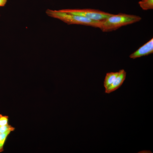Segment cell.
Here are the masks:
<instances>
[{"label":"cell","instance_id":"cell-1","mask_svg":"<svg viewBox=\"0 0 153 153\" xmlns=\"http://www.w3.org/2000/svg\"><path fill=\"white\" fill-rule=\"evenodd\" d=\"M46 13L49 16L60 20L68 24L84 25L101 29L103 21H96L81 16L67 13L60 10L47 9Z\"/></svg>","mask_w":153,"mask_h":153},{"label":"cell","instance_id":"cell-2","mask_svg":"<svg viewBox=\"0 0 153 153\" xmlns=\"http://www.w3.org/2000/svg\"><path fill=\"white\" fill-rule=\"evenodd\" d=\"M139 16L124 13L112 14L103 21L101 30L104 32L115 30L121 27L131 24L140 21Z\"/></svg>","mask_w":153,"mask_h":153},{"label":"cell","instance_id":"cell-3","mask_svg":"<svg viewBox=\"0 0 153 153\" xmlns=\"http://www.w3.org/2000/svg\"><path fill=\"white\" fill-rule=\"evenodd\" d=\"M67 13L79 15L98 21L105 20L112 14L99 10L90 8L65 9L60 10Z\"/></svg>","mask_w":153,"mask_h":153},{"label":"cell","instance_id":"cell-4","mask_svg":"<svg viewBox=\"0 0 153 153\" xmlns=\"http://www.w3.org/2000/svg\"><path fill=\"white\" fill-rule=\"evenodd\" d=\"M153 52V38L140 46L129 56L130 58L135 59L142 56H147Z\"/></svg>","mask_w":153,"mask_h":153},{"label":"cell","instance_id":"cell-5","mask_svg":"<svg viewBox=\"0 0 153 153\" xmlns=\"http://www.w3.org/2000/svg\"><path fill=\"white\" fill-rule=\"evenodd\" d=\"M118 72V75L113 82L108 88L105 89L106 93L109 94L115 91L123 84L125 79L126 73L123 69L120 70Z\"/></svg>","mask_w":153,"mask_h":153},{"label":"cell","instance_id":"cell-6","mask_svg":"<svg viewBox=\"0 0 153 153\" xmlns=\"http://www.w3.org/2000/svg\"><path fill=\"white\" fill-rule=\"evenodd\" d=\"M118 73V72H111L106 73L104 81V86L105 89L108 88L113 82Z\"/></svg>","mask_w":153,"mask_h":153},{"label":"cell","instance_id":"cell-7","mask_svg":"<svg viewBox=\"0 0 153 153\" xmlns=\"http://www.w3.org/2000/svg\"><path fill=\"white\" fill-rule=\"evenodd\" d=\"M138 4L142 9L147 10L153 9V0H141Z\"/></svg>","mask_w":153,"mask_h":153},{"label":"cell","instance_id":"cell-8","mask_svg":"<svg viewBox=\"0 0 153 153\" xmlns=\"http://www.w3.org/2000/svg\"><path fill=\"white\" fill-rule=\"evenodd\" d=\"M8 131L6 132L0 133V153L4 151V146L7 137L12 132Z\"/></svg>","mask_w":153,"mask_h":153},{"label":"cell","instance_id":"cell-9","mask_svg":"<svg viewBox=\"0 0 153 153\" xmlns=\"http://www.w3.org/2000/svg\"><path fill=\"white\" fill-rule=\"evenodd\" d=\"M15 128L9 124L4 126H0V133H3L8 131L12 132L14 131Z\"/></svg>","mask_w":153,"mask_h":153},{"label":"cell","instance_id":"cell-10","mask_svg":"<svg viewBox=\"0 0 153 153\" xmlns=\"http://www.w3.org/2000/svg\"><path fill=\"white\" fill-rule=\"evenodd\" d=\"M9 117L0 114V126H4L8 124Z\"/></svg>","mask_w":153,"mask_h":153},{"label":"cell","instance_id":"cell-11","mask_svg":"<svg viewBox=\"0 0 153 153\" xmlns=\"http://www.w3.org/2000/svg\"><path fill=\"white\" fill-rule=\"evenodd\" d=\"M7 1V0H0V7L5 6Z\"/></svg>","mask_w":153,"mask_h":153}]
</instances>
